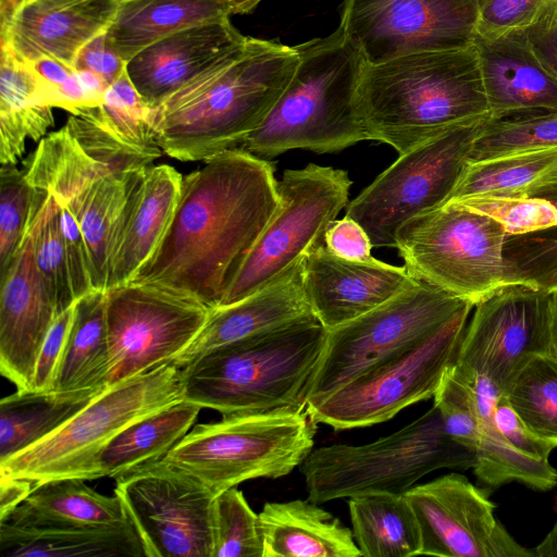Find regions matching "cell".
<instances>
[{
	"label": "cell",
	"instance_id": "680465c9",
	"mask_svg": "<svg viewBox=\"0 0 557 557\" xmlns=\"http://www.w3.org/2000/svg\"><path fill=\"white\" fill-rule=\"evenodd\" d=\"M549 355L557 359V289L552 293V345Z\"/></svg>",
	"mask_w": 557,
	"mask_h": 557
},
{
	"label": "cell",
	"instance_id": "681fc988",
	"mask_svg": "<svg viewBox=\"0 0 557 557\" xmlns=\"http://www.w3.org/2000/svg\"><path fill=\"white\" fill-rule=\"evenodd\" d=\"M493 414L497 428L512 447L528 457L548 461L554 447L525 426L503 393L495 404Z\"/></svg>",
	"mask_w": 557,
	"mask_h": 557
},
{
	"label": "cell",
	"instance_id": "4dcf8cb0",
	"mask_svg": "<svg viewBox=\"0 0 557 557\" xmlns=\"http://www.w3.org/2000/svg\"><path fill=\"white\" fill-rule=\"evenodd\" d=\"M453 369L471 386L479 414V442L473 472L488 487L516 481L531 488L548 491L557 485V470L549 461L528 457L512 447L494 420V407L502 391L487 377Z\"/></svg>",
	"mask_w": 557,
	"mask_h": 557
},
{
	"label": "cell",
	"instance_id": "ee69618b",
	"mask_svg": "<svg viewBox=\"0 0 557 557\" xmlns=\"http://www.w3.org/2000/svg\"><path fill=\"white\" fill-rule=\"evenodd\" d=\"M34 256L36 267L61 313L75 301L60 222V206L48 194L35 219Z\"/></svg>",
	"mask_w": 557,
	"mask_h": 557
},
{
	"label": "cell",
	"instance_id": "7402d4cb",
	"mask_svg": "<svg viewBox=\"0 0 557 557\" xmlns=\"http://www.w3.org/2000/svg\"><path fill=\"white\" fill-rule=\"evenodd\" d=\"M119 0H23L0 30L15 57L28 64L52 58L74 69L82 48L109 27Z\"/></svg>",
	"mask_w": 557,
	"mask_h": 557
},
{
	"label": "cell",
	"instance_id": "ac0fdd59",
	"mask_svg": "<svg viewBox=\"0 0 557 557\" xmlns=\"http://www.w3.org/2000/svg\"><path fill=\"white\" fill-rule=\"evenodd\" d=\"M405 496L419 524L420 555L534 557L498 521L486 495L459 473L412 486Z\"/></svg>",
	"mask_w": 557,
	"mask_h": 557
},
{
	"label": "cell",
	"instance_id": "44dd1931",
	"mask_svg": "<svg viewBox=\"0 0 557 557\" xmlns=\"http://www.w3.org/2000/svg\"><path fill=\"white\" fill-rule=\"evenodd\" d=\"M304 286L311 309L329 331L345 324L416 286L420 281L407 267L374 257L367 261L341 258L324 242L305 257Z\"/></svg>",
	"mask_w": 557,
	"mask_h": 557
},
{
	"label": "cell",
	"instance_id": "f35d334b",
	"mask_svg": "<svg viewBox=\"0 0 557 557\" xmlns=\"http://www.w3.org/2000/svg\"><path fill=\"white\" fill-rule=\"evenodd\" d=\"M555 168L557 147L469 162L447 202L516 191Z\"/></svg>",
	"mask_w": 557,
	"mask_h": 557
},
{
	"label": "cell",
	"instance_id": "8992f818",
	"mask_svg": "<svg viewBox=\"0 0 557 557\" xmlns=\"http://www.w3.org/2000/svg\"><path fill=\"white\" fill-rule=\"evenodd\" d=\"M317 421L307 409L223 416L195 425L158 460L216 496L259 478L278 479L313 449Z\"/></svg>",
	"mask_w": 557,
	"mask_h": 557
},
{
	"label": "cell",
	"instance_id": "cb8c5ba5",
	"mask_svg": "<svg viewBox=\"0 0 557 557\" xmlns=\"http://www.w3.org/2000/svg\"><path fill=\"white\" fill-rule=\"evenodd\" d=\"M302 262L257 292L211 309L198 336L172 363L183 369L219 347L318 320L305 292Z\"/></svg>",
	"mask_w": 557,
	"mask_h": 557
},
{
	"label": "cell",
	"instance_id": "277c9868",
	"mask_svg": "<svg viewBox=\"0 0 557 557\" xmlns=\"http://www.w3.org/2000/svg\"><path fill=\"white\" fill-rule=\"evenodd\" d=\"M296 47L292 79L240 148L270 160L293 149L332 153L367 140L357 103L367 62L358 47L339 27Z\"/></svg>",
	"mask_w": 557,
	"mask_h": 557
},
{
	"label": "cell",
	"instance_id": "7dc6e473",
	"mask_svg": "<svg viewBox=\"0 0 557 557\" xmlns=\"http://www.w3.org/2000/svg\"><path fill=\"white\" fill-rule=\"evenodd\" d=\"M59 206L72 289L77 300L96 290L92 264L86 239L75 215L66 206Z\"/></svg>",
	"mask_w": 557,
	"mask_h": 557
},
{
	"label": "cell",
	"instance_id": "5bb4252c",
	"mask_svg": "<svg viewBox=\"0 0 557 557\" xmlns=\"http://www.w3.org/2000/svg\"><path fill=\"white\" fill-rule=\"evenodd\" d=\"M211 308L152 283L131 281L106 290L107 387L172 363L198 336Z\"/></svg>",
	"mask_w": 557,
	"mask_h": 557
},
{
	"label": "cell",
	"instance_id": "e0dca14e",
	"mask_svg": "<svg viewBox=\"0 0 557 557\" xmlns=\"http://www.w3.org/2000/svg\"><path fill=\"white\" fill-rule=\"evenodd\" d=\"M474 307L454 367L487 377L503 393L524 361L550 352L552 293L504 284Z\"/></svg>",
	"mask_w": 557,
	"mask_h": 557
},
{
	"label": "cell",
	"instance_id": "1f68e13d",
	"mask_svg": "<svg viewBox=\"0 0 557 557\" xmlns=\"http://www.w3.org/2000/svg\"><path fill=\"white\" fill-rule=\"evenodd\" d=\"M25 527H95L131 523L121 497L106 496L84 480L63 479L36 485L4 520Z\"/></svg>",
	"mask_w": 557,
	"mask_h": 557
},
{
	"label": "cell",
	"instance_id": "d590c367",
	"mask_svg": "<svg viewBox=\"0 0 557 557\" xmlns=\"http://www.w3.org/2000/svg\"><path fill=\"white\" fill-rule=\"evenodd\" d=\"M201 409L182 399L125 428L100 456L101 478H114L163 458L189 432Z\"/></svg>",
	"mask_w": 557,
	"mask_h": 557
},
{
	"label": "cell",
	"instance_id": "60d3db41",
	"mask_svg": "<svg viewBox=\"0 0 557 557\" xmlns=\"http://www.w3.org/2000/svg\"><path fill=\"white\" fill-rule=\"evenodd\" d=\"M86 110L123 144L153 160L163 152L151 129L150 107L144 101L126 71L107 89L101 106Z\"/></svg>",
	"mask_w": 557,
	"mask_h": 557
},
{
	"label": "cell",
	"instance_id": "c3c4849f",
	"mask_svg": "<svg viewBox=\"0 0 557 557\" xmlns=\"http://www.w3.org/2000/svg\"><path fill=\"white\" fill-rule=\"evenodd\" d=\"M75 302L61 312L50 326L35 364L32 389L52 391L57 371L73 323Z\"/></svg>",
	"mask_w": 557,
	"mask_h": 557
},
{
	"label": "cell",
	"instance_id": "f907efd6",
	"mask_svg": "<svg viewBox=\"0 0 557 557\" xmlns=\"http://www.w3.org/2000/svg\"><path fill=\"white\" fill-rule=\"evenodd\" d=\"M323 242L331 252L344 259L367 261L373 258L369 235L358 222L347 215L330 224Z\"/></svg>",
	"mask_w": 557,
	"mask_h": 557
},
{
	"label": "cell",
	"instance_id": "2e32d148",
	"mask_svg": "<svg viewBox=\"0 0 557 557\" xmlns=\"http://www.w3.org/2000/svg\"><path fill=\"white\" fill-rule=\"evenodd\" d=\"M479 0H344L339 28L367 64L473 45Z\"/></svg>",
	"mask_w": 557,
	"mask_h": 557
},
{
	"label": "cell",
	"instance_id": "f546056e",
	"mask_svg": "<svg viewBox=\"0 0 557 557\" xmlns=\"http://www.w3.org/2000/svg\"><path fill=\"white\" fill-rule=\"evenodd\" d=\"M47 89L12 49L0 42V162L16 165L27 140H41L54 125Z\"/></svg>",
	"mask_w": 557,
	"mask_h": 557
},
{
	"label": "cell",
	"instance_id": "8d00e7d4",
	"mask_svg": "<svg viewBox=\"0 0 557 557\" xmlns=\"http://www.w3.org/2000/svg\"><path fill=\"white\" fill-rule=\"evenodd\" d=\"M141 170L103 175L65 205L75 215L86 239L96 289L106 290L112 239L129 190Z\"/></svg>",
	"mask_w": 557,
	"mask_h": 557
},
{
	"label": "cell",
	"instance_id": "d6986e66",
	"mask_svg": "<svg viewBox=\"0 0 557 557\" xmlns=\"http://www.w3.org/2000/svg\"><path fill=\"white\" fill-rule=\"evenodd\" d=\"M453 203L488 214L504 226L505 284L557 289V168L519 190Z\"/></svg>",
	"mask_w": 557,
	"mask_h": 557
},
{
	"label": "cell",
	"instance_id": "ba28073f",
	"mask_svg": "<svg viewBox=\"0 0 557 557\" xmlns=\"http://www.w3.org/2000/svg\"><path fill=\"white\" fill-rule=\"evenodd\" d=\"M182 399V368L174 363L119 382L48 437L0 462V474L34 486L63 479H100V456L121 431Z\"/></svg>",
	"mask_w": 557,
	"mask_h": 557
},
{
	"label": "cell",
	"instance_id": "3957f363",
	"mask_svg": "<svg viewBox=\"0 0 557 557\" xmlns=\"http://www.w3.org/2000/svg\"><path fill=\"white\" fill-rule=\"evenodd\" d=\"M357 103L367 140L387 144L399 154L451 126L490 115L474 42L366 64Z\"/></svg>",
	"mask_w": 557,
	"mask_h": 557
},
{
	"label": "cell",
	"instance_id": "9a60e30c",
	"mask_svg": "<svg viewBox=\"0 0 557 557\" xmlns=\"http://www.w3.org/2000/svg\"><path fill=\"white\" fill-rule=\"evenodd\" d=\"M114 479L146 557H213V494L158 461Z\"/></svg>",
	"mask_w": 557,
	"mask_h": 557
},
{
	"label": "cell",
	"instance_id": "6da1fadb",
	"mask_svg": "<svg viewBox=\"0 0 557 557\" xmlns=\"http://www.w3.org/2000/svg\"><path fill=\"white\" fill-rule=\"evenodd\" d=\"M269 160L238 147L183 176L171 224L133 281L193 296L209 308L224 294L278 205Z\"/></svg>",
	"mask_w": 557,
	"mask_h": 557
},
{
	"label": "cell",
	"instance_id": "11a10c76",
	"mask_svg": "<svg viewBox=\"0 0 557 557\" xmlns=\"http://www.w3.org/2000/svg\"><path fill=\"white\" fill-rule=\"evenodd\" d=\"M534 557H557V521L543 541L533 549Z\"/></svg>",
	"mask_w": 557,
	"mask_h": 557
},
{
	"label": "cell",
	"instance_id": "db71d44e",
	"mask_svg": "<svg viewBox=\"0 0 557 557\" xmlns=\"http://www.w3.org/2000/svg\"><path fill=\"white\" fill-rule=\"evenodd\" d=\"M34 487L30 481L0 474V521L22 504Z\"/></svg>",
	"mask_w": 557,
	"mask_h": 557
},
{
	"label": "cell",
	"instance_id": "9f6ffc18",
	"mask_svg": "<svg viewBox=\"0 0 557 557\" xmlns=\"http://www.w3.org/2000/svg\"><path fill=\"white\" fill-rule=\"evenodd\" d=\"M22 1L23 0H0V30H3L8 26Z\"/></svg>",
	"mask_w": 557,
	"mask_h": 557
},
{
	"label": "cell",
	"instance_id": "b9f144b4",
	"mask_svg": "<svg viewBox=\"0 0 557 557\" xmlns=\"http://www.w3.org/2000/svg\"><path fill=\"white\" fill-rule=\"evenodd\" d=\"M213 557H262L259 513L236 486L218 494L212 507Z\"/></svg>",
	"mask_w": 557,
	"mask_h": 557
},
{
	"label": "cell",
	"instance_id": "f1b7e54d",
	"mask_svg": "<svg viewBox=\"0 0 557 557\" xmlns=\"http://www.w3.org/2000/svg\"><path fill=\"white\" fill-rule=\"evenodd\" d=\"M231 15L230 5L223 0H119L104 38L127 63L170 35Z\"/></svg>",
	"mask_w": 557,
	"mask_h": 557
},
{
	"label": "cell",
	"instance_id": "836d02e7",
	"mask_svg": "<svg viewBox=\"0 0 557 557\" xmlns=\"http://www.w3.org/2000/svg\"><path fill=\"white\" fill-rule=\"evenodd\" d=\"M348 508L354 540L362 557L420 555V529L405 494L364 493L350 497Z\"/></svg>",
	"mask_w": 557,
	"mask_h": 557
},
{
	"label": "cell",
	"instance_id": "ffe728a7",
	"mask_svg": "<svg viewBox=\"0 0 557 557\" xmlns=\"http://www.w3.org/2000/svg\"><path fill=\"white\" fill-rule=\"evenodd\" d=\"M36 216L0 274V372L18 391L32 389L38 352L60 314L35 262Z\"/></svg>",
	"mask_w": 557,
	"mask_h": 557
},
{
	"label": "cell",
	"instance_id": "7a4b0ae2",
	"mask_svg": "<svg viewBox=\"0 0 557 557\" xmlns=\"http://www.w3.org/2000/svg\"><path fill=\"white\" fill-rule=\"evenodd\" d=\"M298 62L296 46L248 37L242 48L150 108L157 144L181 161H203L240 147L269 115Z\"/></svg>",
	"mask_w": 557,
	"mask_h": 557
},
{
	"label": "cell",
	"instance_id": "603a6c76",
	"mask_svg": "<svg viewBox=\"0 0 557 557\" xmlns=\"http://www.w3.org/2000/svg\"><path fill=\"white\" fill-rule=\"evenodd\" d=\"M247 40L230 17L206 22L145 48L126 63V74L147 106L154 108Z\"/></svg>",
	"mask_w": 557,
	"mask_h": 557
},
{
	"label": "cell",
	"instance_id": "83f0119b",
	"mask_svg": "<svg viewBox=\"0 0 557 557\" xmlns=\"http://www.w3.org/2000/svg\"><path fill=\"white\" fill-rule=\"evenodd\" d=\"M7 557H146L133 523L95 527H25L0 522Z\"/></svg>",
	"mask_w": 557,
	"mask_h": 557
},
{
	"label": "cell",
	"instance_id": "484cf974",
	"mask_svg": "<svg viewBox=\"0 0 557 557\" xmlns=\"http://www.w3.org/2000/svg\"><path fill=\"white\" fill-rule=\"evenodd\" d=\"M491 119L557 110V79L534 55L525 30L494 37L474 36Z\"/></svg>",
	"mask_w": 557,
	"mask_h": 557
},
{
	"label": "cell",
	"instance_id": "6f0895ef",
	"mask_svg": "<svg viewBox=\"0 0 557 557\" xmlns=\"http://www.w3.org/2000/svg\"><path fill=\"white\" fill-rule=\"evenodd\" d=\"M232 11V14H247L253 11L262 0H223Z\"/></svg>",
	"mask_w": 557,
	"mask_h": 557
},
{
	"label": "cell",
	"instance_id": "4316f807",
	"mask_svg": "<svg viewBox=\"0 0 557 557\" xmlns=\"http://www.w3.org/2000/svg\"><path fill=\"white\" fill-rule=\"evenodd\" d=\"M259 519L262 557H361L352 531L309 498L268 502Z\"/></svg>",
	"mask_w": 557,
	"mask_h": 557
},
{
	"label": "cell",
	"instance_id": "f6af8a7d",
	"mask_svg": "<svg viewBox=\"0 0 557 557\" xmlns=\"http://www.w3.org/2000/svg\"><path fill=\"white\" fill-rule=\"evenodd\" d=\"M433 398L448 436L476 454L479 414L469 383L451 367Z\"/></svg>",
	"mask_w": 557,
	"mask_h": 557
},
{
	"label": "cell",
	"instance_id": "816d5d0a",
	"mask_svg": "<svg viewBox=\"0 0 557 557\" xmlns=\"http://www.w3.org/2000/svg\"><path fill=\"white\" fill-rule=\"evenodd\" d=\"M74 69L90 72L110 86L126 71V62L109 46L103 33L82 48Z\"/></svg>",
	"mask_w": 557,
	"mask_h": 557
},
{
	"label": "cell",
	"instance_id": "ab89813d",
	"mask_svg": "<svg viewBox=\"0 0 557 557\" xmlns=\"http://www.w3.org/2000/svg\"><path fill=\"white\" fill-rule=\"evenodd\" d=\"M557 147V110L491 119L475 139L470 162Z\"/></svg>",
	"mask_w": 557,
	"mask_h": 557
},
{
	"label": "cell",
	"instance_id": "4fadbf2b",
	"mask_svg": "<svg viewBox=\"0 0 557 557\" xmlns=\"http://www.w3.org/2000/svg\"><path fill=\"white\" fill-rule=\"evenodd\" d=\"M467 302L420 281L371 311L329 330L308 405L369 368L409 349Z\"/></svg>",
	"mask_w": 557,
	"mask_h": 557
},
{
	"label": "cell",
	"instance_id": "9c48e42d",
	"mask_svg": "<svg viewBox=\"0 0 557 557\" xmlns=\"http://www.w3.org/2000/svg\"><path fill=\"white\" fill-rule=\"evenodd\" d=\"M504 239L499 221L448 202L406 222L395 248L419 281L475 306L505 284Z\"/></svg>",
	"mask_w": 557,
	"mask_h": 557
},
{
	"label": "cell",
	"instance_id": "30bf717a",
	"mask_svg": "<svg viewBox=\"0 0 557 557\" xmlns=\"http://www.w3.org/2000/svg\"><path fill=\"white\" fill-rule=\"evenodd\" d=\"M490 120L459 123L399 154L347 205L346 215L364 228L373 247H395L406 222L449 200Z\"/></svg>",
	"mask_w": 557,
	"mask_h": 557
},
{
	"label": "cell",
	"instance_id": "e575fe53",
	"mask_svg": "<svg viewBox=\"0 0 557 557\" xmlns=\"http://www.w3.org/2000/svg\"><path fill=\"white\" fill-rule=\"evenodd\" d=\"M109 368L106 290L96 289L75 301L73 323L52 391H103Z\"/></svg>",
	"mask_w": 557,
	"mask_h": 557
},
{
	"label": "cell",
	"instance_id": "7bdbcfd3",
	"mask_svg": "<svg viewBox=\"0 0 557 557\" xmlns=\"http://www.w3.org/2000/svg\"><path fill=\"white\" fill-rule=\"evenodd\" d=\"M48 193L33 187L24 170L1 165L0 170V274L22 244Z\"/></svg>",
	"mask_w": 557,
	"mask_h": 557
},
{
	"label": "cell",
	"instance_id": "d4e9b609",
	"mask_svg": "<svg viewBox=\"0 0 557 557\" xmlns=\"http://www.w3.org/2000/svg\"><path fill=\"white\" fill-rule=\"evenodd\" d=\"M182 181L168 164L139 172L112 239L106 290L133 281L154 255L174 215Z\"/></svg>",
	"mask_w": 557,
	"mask_h": 557
},
{
	"label": "cell",
	"instance_id": "5b68a950",
	"mask_svg": "<svg viewBox=\"0 0 557 557\" xmlns=\"http://www.w3.org/2000/svg\"><path fill=\"white\" fill-rule=\"evenodd\" d=\"M326 335L310 320L219 347L182 369L183 397L222 417L305 410Z\"/></svg>",
	"mask_w": 557,
	"mask_h": 557
},
{
	"label": "cell",
	"instance_id": "52a82bcc",
	"mask_svg": "<svg viewBox=\"0 0 557 557\" xmlns=\"http://www.w3.org/2000/svg\"><path fill=\"white\" fill-rule=\"evenodd\" d=\"M474 463L475 453L448 436L433 405L417 420L374 442L312 449L299 471L308 498L323 504L370 492L405 494L435 470H466Z\"/></svg>",
	"mask_w": 557,
	"mask_h": 557
},
{
	"label": "cell",
	"instance_id": "d6a6232c",
	"mask_svg": "<svg viewBox=\"0 0 557 557\" xmlns=\"http://www.w3.org/2000/svg\"><path fill=\"white\" fill-rule=\"evenodd\" d=\"M102 391H18L0 400V462L42 441Z\"/></svg>",
	"mask_w": 557,
	"mask_h": 557
},
{
	"label": "cell",
	"instance_id": "bcb514c9",
	"mask_svg": "<svg viewBox=\"0 0 557 557\" xmlns=\"http://www.w3.org/2000/svg\"><path fill=\"white\" fill-rule=\"evenodd\" d=\"M476 35L494 37L532 25H557V0H479Z\"/></svg>",
	"mask_w": 557,
	"mask_h": 557
},
{
	"label": "cell",
	"instance_id": "7c38bea8",
	"mask_svg": "<svg viewBox=\"0 0 557 557\" xmlns=\"http://www.w3.org/2000/svg\"><path fill=\"white\" fill-rule=\"evenodd\" d=\"M352 182L345 170L307 164L285 170L278 205L234 274L220 306L235 302L300 263L348 205ZM219 306V307H220Z\"/></svg>",
	"mask_w": 557,
	"mask_h": 557
},
{
	"label": "cell",
	"instance_id": "f5cc1de1",
	"mask_svg": "<svg viewBox=\"0 0 557 557\" xmlns=\"http://www.w3.org/2000/svg\"><path fill=\"white\" fill-rule=\"evenodd\" d=\"M523 29L536 59L557 79V25H532Z\"/></svg>",
	"mask_w": 557,
	"mask_h": 557
},
{
	"label": "cell",
	"instance_id": "74e56055",
	"mask_svg": "<svg viewBox=\"0 0 557 557\" xmlns=\"http://www.w3.org/2000/svg\"><path fill=\"white\" fill-rule=\"evenodd\" d=\"M503 394L525 426L557 447V359L536 355L516 371Z\"/></svg>",
	"mask_w": 557,
	"mask_h": 557
},
{
	"label": "cell",
	"instance_id": "8fae6325",
	"mask_svg": "<svg viewBox=\"0 0 557 557\" xmlns=\"http://www.w3.org/2000/svg\"><path fill=\"white\" fill-rule=\"evenodd\" d=\"M473 307L467 302L432 334L310 403L307 410L317 423L350 430L384 422L433 397L456 361Z\"/></svg>",
	"mask_w": 557,
	"mask_h": 557
}]
</instances>
